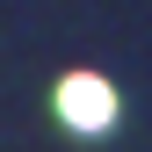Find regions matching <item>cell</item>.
<instances>
[{
	"label": "cell",
	"instance_id": "obj_1",
	"mask_svg": "<svg viewBox=\"0 0 152 152\" xmlns=\"http://www.w3.org/2000/svg\"><path fill=\"white\" fill-rule=\"evenodd\" d=\"M58 116H65L72 130H109V116H116L109 80H94V72H65V87H58Z\"/></svg>",
	"mask_w": 152,
	"mask_h": 152
}]
</instances>
